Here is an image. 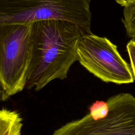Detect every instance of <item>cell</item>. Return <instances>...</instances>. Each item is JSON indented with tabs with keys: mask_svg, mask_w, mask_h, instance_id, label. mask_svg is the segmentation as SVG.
I'll return each instance as SVG.
<instances>
[{
	"mask_svg": "<svg viewBox=\"0 0 135 135\" xmlns=\"http://www.w3.org/2000/svg\"><path fill=\"white\" fill-rule=\"evenodd\" d=\"M84 35L76 25L50 20L32 23V55L26 87L40 91L54 80H64L78 61V45Z\"/></svg>",
	"mask_w": 135,
	"mask_h": 135,
	"instance_id": "6da1fadb",
	"label": "cell"
},
{
	"mask_svg": "<svg viewBox=\"0 0 135 135\" xmlns=\"http://www.w3.org/2000/svg\"><path fill=\"white\" fill-rule=\"evenodd\" d=\"M50 20L70 22L84 35L92 33L90 0H0V24Z\"/></svg>",
	"mask_w": 135,
	"mask_h": 135,
	"instance_id": "7a4b0ae2",
	"label": "cell"
},
{
	"mask_svg": "<svg viewBox=\"0 0 135 135\" xmlns=\"http://www.w3.org/2000/svg\"><path fill=\"white\" fill-rule=\"evenodd\" d=\"M32 23L0 24V94L5 101L26 87L32 55Z\"/></svg>",
	"mask_w": 135,
	"mask_h": 135,
	"instance_id": "3957f363",
	"label": "cell"
},
{
	"mask_svg": "<svg viewBox=\"0 0 135 135\" xmlns=\"http://www.w3.org/2000/svg\"><path fill=\"white\" fill-rule=\"evenodd\" d=\"M77 52L80 64L102 81L119 84L133 82L131 67L107 38L84 34L79 41Z\"/></svg>",
	"mask_w": 135,
	"mask_h": 135,
	"instance_id": "277c9868",
	"label": "cell"
},
{
	"mask_svg": "<svg viewBox=\"0 0 135 135\" xmlns=\"http://www.w3.org/2000/svg\"><path fill=\"white\" fill-rule=\"evenodd\" d=\"M22 121L17 111L3 108L0 111V135H21Z\"/></svg>",
	"mask_w": 135,
	"mask_h": 135,
	"instance_id": "5b68a950",
	"label": "cell"
},
{
	"mask_svg": "<svg viewBox=\"0 0 135 135\" xmlns=\"http://www.w3.org/2000/svg\"><path fill=\"white\" fill-rule=\"evenodd\" d=\"M122 21L127 35L130 37H135V3L124 7Z\"/></svg>",
	"mask_w": 135,
	"mask_h": 135,
	"instance_id": "8992f818",
	"label": "cell"
},
{
	"mask_svg": "<svg viewBox=\"0 0 135 135\" xmlns=\"http://www.w3.org/2000/svg\"><path fill=\"white\" fill-rule=\"evenodd\" d=\"M127 50L130 58L132 74L135 79V41L134 40H130L127 44Z\"/></svg>",
	"mask_w": 135,
	"mask_h": 135,
	"instance_id": "52a82bcc",
	"label": "cell"
},
{
	"mask_svg": "<svg viewBox=\"0 0 135 135\" xmlns=\"http://www.w3.org/2000/svg\"><path fill=\"white\" fill-rule=\"evenodd\" d=\"M117 3L124 7L131 5L135 3V0H115Z\"/></svg>",
	"mask_w": 135,
	"mask_h": 135,
	"instance_id": "ba28073f",
	"label": "cell"
}]
</instances>
